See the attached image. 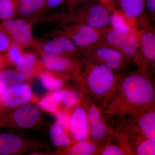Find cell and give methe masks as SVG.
Listing matches in <instances>:
<instances>
[{
    "instance_id": "6da1fadb",
    "label": "cell",
    "mask_w": 155,
    "mask_h": 155,
    "mask_svg": "<svg viewBox=\"0 0 155 155\" xmlns=\"http://www.w3.org/2000/svg\"><path fill=\"white\" fill-rule=\"evenodd\" d=\"M154 82L150 72L138 69L123 76L114 96L103 110L110 123L155 106Z\"/></svg>"
},
{
    "instance_id": "7a4b0ae2",
    "label": "cell",
    "mask_w": 155,
    "mask_h": 155,
    "mask_svg": "<svg viewBox=\"0 0 155 155\" xmlns=\"http://www.w3.org/2000/svg\"><path fill=\"white\" fill-rule=\"evenodd\" d=\"M84 66L76 78L83 92L104 110L114 96L124 76L105 65L83 58Z\"/></svg>"
},
{
    "instance_id": "3957f363",
    "label": "cell",
    "mask_w": 155,
    "mask_h": 155,
    "mask_svg": "<svg viewBox=\"0 0 155 155\" xmlns=\"http://www.w3.org/2000/svg\"><path fill=\"white\" fill-rule=\"evenodd\" d=\"M59 25H84L102 28L109 26L111 13L99 2L91 1L75 6L64 14Z\"/></svg>"
},
{
    "instance_id": "277c9868",
    "label": "cell",
    "mask_w": 155,
    "mask_h": 155,
    "mask_svg": "<svg viewBox=\"0 0 155 155\" xmlns=\"http://www.w3.org/2000/svg\"><path fill=\"white\" fill-rule=\"evenodd\" d=\"M82 102L85 109L89 127V138L102 147L114 143V130L106 118L103 109L97 106L81 92Z\"/></svg>"
},
{
    "instance_id": "5b68a950",
    "label": "cell",
    "mask_w": 155,
    "mask_h": 155,
    "mask_svg": "<svg viewBox=\"0 0 155 155\" xmlns=\"http://www.w3.org/2000/svg\"><path fill=\"white\" fill-rule=\"evenodd\" d=\"M92 46L111 48L122 53L131 62L137 64L138 61L140 44L136 32L123 34L109 25L101 28L98 41Z\"/></svg>"
},
{
    "instance_id": "8992f818",
    "label": "cell",
    "mask_w": 155,
    "mask_h": 155,
    "mask_svg": "<svg viewBox=\"0 0 155 155\" xmlns=\"http://www.w3.org/2000/svg\"><path fill=\"white\" fill-rule=\"evenodd\" d=\"M139 40L138 69L150 72L148 67L155 61V31L150 25L148 15L141 17L136 22Z\"/></svg>"
},
{
    "instance_id": "52a82bcc",
    "label": "cell",
    "mask_w": 155,
    "mask_h": 155,
    "mask_svg": "<svg viewBox=\"0 0 155 155\" xmlns=\"http://www.w3.org/2000/svg\"><path fill=\"white\" fill-rule=\"evenodd\" d=\"M113 123L119 124L128 136L155 138V106L122 121Z\"/></svg>"
},
{
    "instance_id": "ba28073f",
    "label": "cell",
    "mask_w": 155,
    "mask_h": 155,
    "mask_svg": "<svg viewBox=\"0 0 155 155\" xmlns=\"http://www.w3.org/2000/svg\"><path fill=\"white\" fill-rule=\"evenodd\" d=\"M83 58L103 64L122 73L130 67L131 61L117 50L106 47L91 46L84 49Z\"/></svg>"
},
{
    "instance_id": "9c48e42d",
    "label": "cell",
    "mask_w": 155,
    "mask_h": 155,
    "mask_svg": "<svg viewBox=\"0 0 155 155\" xmlns=\"http://www.w3.org/2000/svg\"><path fill=\"white\" fill-rule=\"evenodd\" d=\"M32 47L42 55H58L76 59H82L84 51V49L76 46L69 39L56 35L53 38L47 40H35Z\"/></svg>"
},
{
    "instance_id": "30bf717a",
    "label": "cell",
    "mask_w": 155,
    "mask_h": 155,
    "mask_svg": "<svg viewBox=\"0 0 155 155\" xmlns=\"http://www.w3.org/2000/svg\"><path fill=\"white\" fill-rule=\"evenodd\" d=\"M55 32L56 35L69 39L78 47L85 49L92 46L98 41L101 28L88 25H71L61 26Z\"/></svg>"
},
{
    "instance_id": "8fae6325",
    "label": "cell",
    "mask_w": 155,
    "mask_h": 155,
    "mask_svg": "<svg viewBox=\"0 0 155 155\" xmlns=\"http://www.w3.org/2000/svg\"><path fill=\"white\" fill-rule=\"evenodd\" d=\"M0 27L7 34L13 43L22 48L33 46L35 42L32 34V24L23 19L4 20Z\"/></svg>"
},
{
    "instance_id": "7c38bea8",
    "label": "cell",
    "mask_w": 155,
    "mask_h": 155,
    "mask_svg": "<svg viewBox=\"0 0 155 155\" xmlns=\"http://www.w3.org/2000/svg\"><path fill=\"white\" fill-rule=\"evenodd\" d=\"M42 61L47 69L58 72H74L75 77L84 66L82 60L77 61L67 56L58 55L44 54Z\"/></svg>"
},
{
    "instance_id": "4fadbf2b",
    "label": "cell",
    "mask_w": 155,
    "mask_h": 155,
    "mask_svg": "<svg viewBox=\"0 0 155 155\" xmlns=\"http://www.w3.org/2000/svg\"><path fill=\"white\" fill-rule=\"evenodd\" d=\"M69 126L72 137L76 141L89 138L88 120L83 106L75 109L70 118Z\"/></svg>"
},
{
    "instance_id": "5bb4252c",
    "label": "cell",
    "mask_w": 155,
    "mask_h": 155,
    "mask_svg": "<svg viewBox=\"0 0 155 155\" xmlns=\"http://www.w3.org/2000/svg\"><path fill=\"white\" fill-rule=\"evenodd\" d=\"M31 97V91L29 87L20 84L7 89L3 93L2 101L4 105L14 107L27 103Z\"/></svg>"
},
{
    "instance_id": "9a60e30c",
    "label": "cell",
    "mask_w": 155,
    "mask_h": 155,
    "mask_svg": "<svg viewBox=\"0 0 155 155\" xmlns=\"http://www.w3.org/2000/svg\"><path fill=\"white\" fill-rule=\"evenodd\" d=\"M46 0H18L17 16L29 21L35 20L43 14Z\"/></svg>"
},
{
    "instance_id": "2e32d148",
    "label": "cell",
    "mask_w": 155,
    "mask_h": 155,
    "mask_svg": "<svg viewBox=\"0 0 155 155\" xmlns=\"http://www.w3.org/2000/svg\"><path fill=\"white\" fill-rule=\"evenodd\" d=\"M41 115L38 106L29 104L17 110L14 114L15 122L22 128H29L33 126L38 120Z\"/></svg>"
},
{
    "instance_id": "e0dca14e",
    "label": "cell",
    "mask_w": 155,
    "mask_h": 155,
    "mask_svg": "<svg viewBox=\"0 0 155 155\" xmlns=\"http://www.w3.org/2000/svg\"><path fill=\"white\" fill-rule=\"evenodd\" d=\"M119 10L128 20L136 24L146 8L145 0H118Z\"/></svg>"
},
{
    "instance_id": "ac0fdd59",
    "label": "cell",
    "mask_w": 155,
    "mask_h": 155,
    "mask_svg": "<svg viewBox=\"0 0 155 155\" xmlns=\"http://www.w3.org/2000/svg\"><path fill=\"white\" fill-rule=\"evenodd\" d=\"M130 149L134 155H155V138L128 136Z\"/></svg>"
},
{
    "instance_id": "d6986e66",
    "label": "cell",
    "mask_w": 155,
    "mask_h": 155,
    "mask_svg": "<svg viewBox=\"0 0 155 155\" xmlns=\"http://www.w3.org/2000/svg\"><path fill=\"white\" fill-rule=\"evenodd\" d=\"M110 25L115 30L123 34L138 33L136 24L128 20L119 10L111 13Z\"/></svg>"
},
{
    "instance_id": "ffe728a7",
    "label": "cell",
    "mask_w": 155,
    "mask_h": 155,
    "mask_svg": "<svg viewBox=\"0 0 155 155\" xmlns=\"http://www.w3.org/2000/svg\"><path fill=\"white\" fill-rule=\"evenodd\" d=\"M103 147L96 141L88 138L77 142L70 148L69 153L73 155H100Z\"/></svg>"
},
{
    "instance_id": "44dd1931",
    "label": "cell",
    "mask_w": 155,
    "mask_h": 155,
    "mask_svg": "<svg viewBox=\"0 0 155 155\" xmlns=\"http://www.w3.org/2000/svg\"><path fill=\"white\" fill-rule=\"evenodd\" d=\"M22 145L21 139L14 134H0V155H11L17 152Z\"/></svg>"
},
{
    "instance_id": "7402d4cb",
    "label": "cell",
    "mask_w": 155,
    "mask_h": 155,
    "mask_svg": "<svg viewBox=\"0 0 155 155\" xmlns=\"http://www.w3.org/2000/svg\"><path fill=\"white\" fill-rule=\"evenodd\" d=\"M38 64V60L35 54L28 52L23 53L17 64V70L25 77H28L33 74Z\"/></svg>"
},
{
    "instance_id": "603a6c76",
    "label": "cell",
    "mask_w": 155,
    "mask_h": 155,
    "mask_svg": "<svg viewBox=\"0 0 155 155\" xmlns=\"http://www.w3.org/2000/svg\"><path fill=\"white\" fill-rule=\"evenodd\" d=\"M18 0H0V19H13L17 16Z\"/></svg>"
},
{
    "instance_id": "cb8c5ba5",
    "label": "cell",
    "mask_w": 155,
    "mask_h": 155,
    "mask_svg": "<svg viewBox=\"0 0 155 155\" xmlns=\"http://www.w3.org/2000/svg\"><path fill=\"white\" fill-rule=\"evenodd\" d=\"M25 79V76L18 72L11 70L0 72V80L4 84L6 88L22 84Z\"/></svg>"
},
{
    "instance_id": "d4e9b609",
    "label": "cell",
    "mask_w": 155,
    "mask_h": 155,
    "mask_svg": "<svg viewBox=\"0 0 155 155\" xmlns=\"http://www.w3.org/2000/svg\"><path fill=\"white\" fill-rule=\"evenodd\" d=\"M39 78L45 88L50 91H56L63 86L64 82L61 78L49 72H42Z\"/></svg>"
},
{
    "instance_id": "484cf974",
    "label": "cell",
    "mask_w": 155,
    "mask_h": 155,
    "mask_svg": "<svg viewBox=\"0 0 155 155\" xmlns=\"http://www.w3.org/2000/svg\"><path fill=\"white\" fill-rule=\"evenodd\" d=\"M51 135L56 146H68L70 144V139L65 133L64 128L58 123L53 125L51 129Z\"/></svg>"
},
{
    "instance_id": "4316f807",
    "label": "cell",
    "mask_w": 155,
    "mask_h": 155,
    "mask_svg": "<svg viewBox=\"0 0 155 155\" xmlns=\"http://www.w3.org/2000/svg\"><path fill=\"white\" fill-rule=\"evenodd\" d=\"M23 48L18 45L13 44L6 52L5 58L12 64L17 65L23 54Z\"/></svg>"
},
{
    "instance_id": "83f0119b",
    "label": "cell",
    "mask_w": 155,
    "mask_h": 155,
    "mask_svg": "<svg viewBox=\"0 0 155 155\" xmlns=\"http://www.w3.org/2000/svg\"><path fill=\"white\" fill-rule=\"evenodd\" d=\"M58 102L53 95L45 97L40 101L39 105L45 110L50 113H54L57 110Z\"/></svg>"
},
{
    "instance_id": "f1b7e54d",
    "label": "cell",
    "mask_w": 155,
    "mask_h": 155,
    "mask_svg": "<svg viewBox=\"0 0 155 155\" xmlns=\"http://www.w3.org/2000/svg\"><path fill=\"white\" fill-rule=\"evenodd\" d=\"M124 152L118 143H111L103 147L100 155H123Z\"/></svg>"
},
{
    "instance_id": "f546056e",
    "label": "cell",
    "mask_w": 155,
    "mask_h": 155,
    "mask_svg": "<svg viewBox=\"0 0 155 155\" xmlns=\"http://www.w3.org/2000/svg\"><path fill=\"white\" fill-rule=\"evenodd\" d=\"M79 95L77 92L74 91L67 90L63 102L64 104L68 107L75 106L78 102Z\"/></svg>"
},
{
    "instance_id": "4dcf8cb0",
    "label": "cell",
    "mask_w": 155,
    "mask_h": 155,
    "mask_svg": "<svg viewBox=\"0 0 155 155\" xmlns=\"http://www.w3.org/2000/svg\"><path fill=\"white\" fill-rule=\"evenodd\" d=\"M13 44L8 35L0 27V53L6 52Z\"/></svg>"
},
{
    "instance_id": "1f68e13d",
    "label": "cell",
    "mask_w": 155,
    "mask_h": 155,
    "mask_svg": "<svg viewBox=\"0 0 155 155\" xmlns=\"http://www.w3.org/2000/svg\"><path fill=\"white\" fill-rule=\"evenodd\" d=\"M56 116L58 124H60L64 129H68L70 125V118L67 112L64 111L58 112Z\"/></svg>"
},
{
    "instance_id": "d6a6232c",
    "label": "cell",
    "mask_w": 155,
    "mask_h": 155,
    "mask_svg": "<svg viewBox=\"0 0 155 155\" xmlns=\"http://www.w3.org/2000/svg\"><path fill=\"white\" fill-rule=\"evenodd\" d=\"M64 2L65 0H46L45 9L43 14L61 6Z\"/></svg>"
},
{
    "instance_id": "836d02e7",
    "label": "cell",
    "mask_w": 155,
    "mask_h": 155,
    "mask_svg": "<svg viewBox=\"0 0 155 155\" xmlns=\"http://www.w3.org/2000/svg\"><path fill=\"white\" fill-rule=\"evenodd\" d=\"M146 8L150 18L154 22L155 19V0H145Z\"/></svg>"
},
{
    "instance_id": "e575fe53",
    "label": "cell",
    "mask_w": 155,
    "mask_h": 155,
    "mask_svg": "<svg viewBox=\"0 0 155 155\" xmlns=\"http://www.w3.org/2000/svg\"><path fill=\"white\" fill-rule=\"evenodd\" d=\"M98 2L105 6L111 13H114L117 9L116 2L117 0H98ZM118 1V0H117Z\"/></svg>"
},
{
    "instance_id": "d590c367",
    "label": "cell",
    "mask_w": 155,
    "mask_h": 155,
    "mask_svg": "<svg viewBox=\"0 0 155 155\" xmlns=\"http://www.w3.org/2000/svg\"><path fill=\"white\" fill-rule=\"evenodd\" d=\"M91 1V0H65L64 3L67 5L69 10L77 5L87 3Z\"/></svg>"
},
{
    "instance_id": "8d00e7d4",
    "label": "cell",
    "mask_w": 155,
    "mask_h": 155,
    "mask_svg": "<svg viewBox=\"0 0 155 155\" xmlns=\"http://www.w3.org/2000/svg\"><path fill=\"white\" fill-rule=\"evenodd\" d=\"M67 91V90H62L59 91L55 93L53 95V96L58 102H62Z\"/></svg>"
},
{
    "instance_id": "74e56055",
    "label": "cell",
    "mask_w": 155,
    "mask_h": 155,
    "mask_svg": "<svg viewBox=\"0 0 155 155\" xmlns=\"http://www.w3.org/2000/svg\"><path fill=\"white\" fill-rule=\"evenodd\" d=\"M5 57L0 53V71L2 69L3 65L5 63Z\"/></svg>"
},
{
    "instance_id": "f35d334b",
    "label": "cell",
    "mask_w": 155,
    "mask_h": 155,
    "mask_svg": "<svg viewBox=\"0 0 155 155\" xmlns=\"http://www.w3.org/2000/svg\"><path fill=\"white\" fill-rule=\"evenodd\" d=\"M6 90L5 87L4 85V84L0 80V95L3 94Z\"/></svg>"
}]
</instances>
